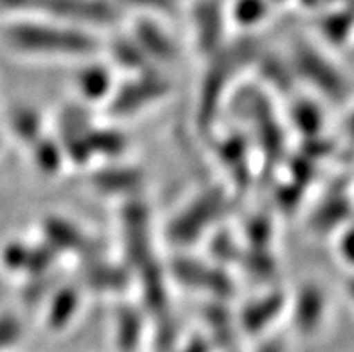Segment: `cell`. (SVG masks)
Returning a JSON list of instances; mask_svg holds the SVG:
<instances>
[{"label": "cell", "mask_w": 354, "mask_h": 352, "mask_svg": "<svg viewBox=\"0 0 354 352\" xmlns=\"http://www.w3.org/2000/svg\"><path fill=\"white\" fill-rule=\"evenodd\" d=\"M6 40L15 50L45 56H86L95 53L97 40L76 27L44 22H15L6 29Z\"/></svg>", "instance_id": "6da1fadb"}, {"label": "cell", "mask_w": 354, "mask_h": 352, "mask_svg": "<svg viewBox=\"0 0 354 352\" xmlns=\"http://www.w3.org/2000/svg\"><path fill=\"white\" fill-rule=\"evenodd\" d=\"M320 318V300L315 295H306L297 309V324L301 329L311 331Z\"/></svg>", "instance_id": "ba28073f"}, {"label": "cell", "mask_w": 354, "mask_h": 352, "mask_svg": "<svg viewBox=\"0 0 354 352\" xmlns=\"http://www.w3.org/2000/svg\"><path fill=\"white\" fill-rule=\"evenodd\" d=\"M22 336V324L13 315H2L0 317V351L9 345L17 344Z\"/></svg>", "instance_id": "30bf717a"}, {"label": "cell", "mask_w": 354, "mask_h": 352, "mask_svg": "<svg viewBox=\"0 0 354 352\" xmlns=\"http://www.w3.org/2000/svg\"><path fill=\"white\" fill-rule=\"evenodd\" d=\"M76 295L72 291H63L58 299L54 300L49 313L50 327H63L71 320L72 313L76 311Z\"/></svg>", "instance_id": "5b68a950"}, {"label": "cell", "mask_w": 354, "mask_h": 352, "mask_svg": "<svg viewBox=\"0 0 354 352\" xmlns=\"http://www.w3.org/2000/svg\"><path fill=\"white\" fill-rule=\"evenodd\" d=\"M279 311L277 299H266L265 302L257 304L254 308H248L243 315V324L248 331H259L268 324Z\"/></svg>", "instance_id": "277c9868"}, {"label": "cell", "mask_w": 354, "mask_h": 352, "mask_svg": "<svg viewBox=\"0 0 354 352\" xmlns=\"http://www.w3.org/2000/svg\"><path fill=\"white\" fill-rule=\"evenodd\" d=\"M110 77L101 67L90 68L81 76V92H85L90 98H101L106 92Z\"/></svg>", "instance_id": "52a82bcc"}, {"label": "cell", "mask_w": 354, "mask_h": 352, "mask_svg": "<svg viewBox=\"0 0 354 352\" xmlns=\"http://www.w3.org/2000/svg\"><path fill=\"white\" fill-rule=\"evenodd\" d=\"M263 352H281V347H277V345H268V347L263 349Z\"/></svg>", "instance_id": "5bb4252c"}, {"label": "cell", "mask_w": 354, "mask_h": 352, "mask_svg": "<svg viewBox=\"0 0 354 352\" xmlns=\"http://www.w3.org/2000/svg\"><path fill=\"white\" fill-rule=\"evenodd\" d=\"M241 6H238V20L239 22H257L263 17V9L265 6L261 4L259 0H241Z\"/></svg>", "instance_id": "8fae6325"}, {"label": "cell", "mask_w": 354, "mask_h": 352, "mask_svg": "<svg viewBox=\"0 0 354 352\" xmlns=\"http://www.w3.org/2000/svg\"><path fill=\"white\" fill-rule=\"evenodd\" d=\"M184 352H207V345L203 342H194Z\"/></svg>", "instance_id": "4fadbf2b"}, {"label": "cell", "mask_w": 354, "mask_h": 352, "mask_svg": "<svg viewBox=\"0 0 354 352\" xmlns=\"http://www.w3.org/2000/svg\"><path fill=\"white\" fill-rule=\"evenodd\" d=\"M2 6L26 9L35 13L59 17V20H74L86 24H108L115 17V9L104 0H0Z\"/></svg>", "instance_id": "7a4b0ae2"}, {"label": "cell", "mask_w": 354, "mask_h": 352, "mask_svg": "<svg viewBox=\"0 0 354 352\" xmlns=\"http://www.w3.org/2000/svg\"><path fill=\"white\" fill-rule=\"evenodd\" d=\"M140 324L133 313H126L119 320V347L122 352H131L139 342Z\"/></svg>", "instance_id": "8992f818"}, {"label": "cell", "mask_w": 354, "mask_h": 352, "mask_svg": "<svg viewBox=\"0 0 354 352\" xmlns=\"http://www.w3.org/2000/svg\"><path fill=\"white\" fill-rule=\"evenodd\" d=\"M54 151H56V146L47 142L38 146V149H36V160H38V164H40L44 169H54V167L59 164L58 158L54 156Z\"/></svg>", "instance_id": "7c38bea8"}, {"label": "cell", "mask_w": 354, "mask_h": 352, "mask_svg": "<svg viewBox=\"0 0 354 352\" xmlns=\"http://www.w3.org/2000/svg\"><path fill=\"white\" fill-rule=\"evenodd\" d=\"M166 86L162 85L160 81H142V83H133L128 86V92H122L115 101V108L119 112H133L140 106L139 103L144 101H151L157 99L158 94L164 92Z\"/></svg>", "instance_id": "3957f363"}, {"label": "cell", "mask_w": 354, "mask_h": 352, "mask_svg": "<svg viewBox=\"0 0 354 352\" xmlns=\"http://www.w3.org/2000/svg\"><path fill=\"white\" fill-rule=\"evenodd\" d=\"M11 124L18 137L24 140H32L38 131V117L31 110H18L11 119Z\"/></svg>", "instance_id": "9c48e42d"}]
</instances>
